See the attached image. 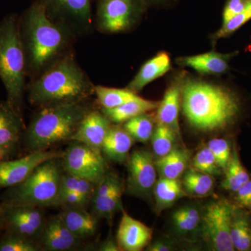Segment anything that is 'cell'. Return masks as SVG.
I'll list each match as a JSON object with an SVG mask.
<instances>
[{"instance_id":"6da1fadb","label":"cell","mask_w":251,"mask_h":251,"mask_svg":"<svg viewBox=\"0 0 251 251\" xmlns=\"http://www.w3.org/2000/svg\"><path fill=\"white\" fill-rule=\"evenodd\" d=\"M19 30L30 80L74 51L77 39L67 26L51 21L36 0L19 17Z\"/></svg>"},{"instance_id":"7a4b0ae2","label":"cell","mask_w":251,"mask_h":251,"mask_svg":"<svg viewBox=\"0 0 251 251\" xmlns=\"http://www.w3.org/2000/svg\"><path fill=\"white\" fill-rule=\"evenodd\" d=\"M181 105L189 125L206 133L233 128L244 110L242 98L230 87L193 77H184Z\"/></svg>"},{"instance_id":"3957f363","label":"cell","mask_w":251,"mask_h":251,"mask_svg":"<svg viewBox=\"0 0 251 251\" xmlns=\"http://www.w3.org/2000/svg\"><path fill=\"white\" fill-rule=\"evenodd\" d=\"M26 92L31 106L52 108L87 101L95 94V85L79 65L74 50L29 80Z\"/></svg>"},{"instance_id":"277c9868","label":"cell","mask_w":251,"mask_h":251,"mask_svg":"<svg viewBox=\"0 0 251 251\" xmlns=\"http://www.w3.org/2000/svg\"><path fill=\"white\" fill-rule=\"evenodd\" d=\"M92 109L87 101L39 109L25 130V147L30 152L45 151L56 144L71 140Z\"/></svg>"},{"instance_id":"5b68a950","label":"cell","mask_w":251,"mask_h":251,"mask_svg":"<svg viewBox=\"0 0 251 251\" xmlns=\"http://www.w3.org/2000/svg\"><path fill=\"white\" fill-rule=\"evenodd\" d=\"M27 77L19 17L8 15L0 21V79L6 89V101L23 117Z\"/></svg>"},{"instance_id":"8992f818","label":"cell","mask_w":251,"mask_h":251,"mask_svg":"<svg viewBox=\"0 0 251 251\" xmlns=\"http://www.w3.org/2000/svg\"><path fill=\"white\" fill-rule=\"evenodd\" d=\"M64 172L61 158L44 162L22 182L8 188L0 202L41 208L57 206Z\"/></svg>"},{"instance_id":"52a82bcc","label":"cell","mask_w":251,"mask_h":251,"mask_svg":"<svg viewBox=\"0 0 251 251\" xmlns=\"http://www.w3.org/2000/svg\"><path fill=\"white\" fill-rule=\"evenodd\" d=\"M147 7L143 0H97L96 27L103 34L127 32L139 24Z\"/></svg>"},{"instance_id":"ba28073f","label":"cell","mask_w":251,"mask_h":251,"mask_svg":"<svg viewBox=\"0 0 251 251\" xmlns=\"http://www.w3.org/2000/svg\"><path fill=\"white\" fill-rule=\"evenodd\" d=\"M236 205L226 199L207 204L202 216V234L211 250L234 251L230 231Z\"/></svg>"},{"instance_id":"9c48e42d","label":"cell","mask_w":251,"mask_h":251,"mask_svg":"<svg viewBox=\"0 0 251 251\" xmlns=\"http://www.w3.org/2000/svg\"><path fill=\"white\" fill-rule=\"evenodd\" d=\"M73 142L61 158L64 171L98 184L108 172L101 150Z\"/></svg>"},{"instance_id":"30bf717a","label":"cell","mask_w":251,"mask_h":251,"mask_svg":"<svg viewBox=\"0 0 251 251\" xmlns=\"http://www.w3.org/2000/svg\"><path fill=\"white\" fill-rule=\"evenodd\" d=\"M53 22L69 27L77 37L92 29V0H36Z\"/></svg>"},{"instance_id":"8fae6325","label":"cell","mask_w":251,"mask_h":251,"mask_svg":"<svg viewBox=\"0 0 251 251\" xmlns=\"http://www.w3.org/2000/svg\"><path fill=\"white\" fill-rule=\"evenodd\" d=\"M127 179L126 191L135 197L146 198L156 184V167L151 153L136 150L127 159Z\"/></svg>"},{"instance_id":"7c38bea8","label":"cell","mask_w":251,"mask_h":251,"mask_svg":"<svg viewBox=\"0 0 251 251\" xmlns=\"http://www.w3.org/2000/svg\"><path fill=\"white\" fill-rule=\"evenodd\" d=\"M4 209V229L37 242L46 221L42 208L31 205H6Z\"/></svg>"},{"instance_id":"4fadbf2b","label":"cell","mask_w":251,"mask_h":251,"mask_svg":"<svg viewBox=\"0 0 251 251\" xmlns=\"http://www.w3.org/2000/svg\"><path fill=\"white\" fill-rule=\"evenodd\" d=\"M60 151H35L18 159L0 160V191L24 181L44 162L62 158Z\"/></svg>"},{"instance_id":"5bb4252c","label":"cell","mask_w":251,"mask_h":251,"mask_svg":"<svg viewBox=\"0 0 251 251\" xmlns=\"http://www.w3.org/2000/svg\"><path fill=\"white\" fill-rule=\"evenodd\" d=\"M124 189L125 186L120 177L115 173L107 172L96 186L91 200L92 213L112 222L117 211L123 209L122 199Z\"/></svg>"},{"instance_id":"9a60e30c","label":"cell","mask_w":251,"mask_h":251,"mask_svg":"<svg viewBox=\"0 0 251 251\" xmlns=\"http://www.w3.org/2000/svg\"><path fill=\"white\" fill-rule=\"evenodd\" d=\"M23 117L7 101H0V160L12 159L25 130Z\"/></svg>"},{"instance_id":"2e32d148","label":"cell","mask_w":251,"mask_h":251,"mask_svg":"<svg viewBox=\"0 0 251 251\" xmlns=\"http://www.w3.org/2000/svg\"><path fill=\"white\" fill-rule=\"evenodd\" d=\"M123 215L117 232V242L120 250L140 251L147 248L152 238L153 229L133 219L122 209Z\"/></svg>"},{"instance_id":"e0dca14e","label":"cell","mask_w":251,"mask_h":251,"mask_svg":"<svg viewBox=\"0 0 251 251\" xmlns=\"http://www.w3.org/2000/svg\"><path fill=\"white\" fill-rule=\"evenodd\" d=\"M80 242V239L68 228L60 214L46 221L38 240L41 250L48 251L74 250Z\"/></svg>"},{"instance_id":"ac0fdd59","label":"cell","mask_w":251,"mask_h":251,"mask_svg":"<svg viewBox=\"0 0 251 251\" xmlns=\"http://www.w3.org/2000/svg\"><path fill=\"white\" fill-rule=\"evenodd\" d=\"M111 125V122L101 110L92 109L84 117L71 140L101 150L104 140Z\"/></svg>"},{"instance_id":"d6986e66","label":"cell","mask_w":251,"mask_h":251,"mask_svg":"<svg viewBox=\"0 0 251 251\" xmlns=\"http://www.w3.org/2000/svg\"><path fill=\"white\" fill-rule=\"evenodd\" d=\"M238 53V51L226 54L211 51L197 55L179 57L176 62L182 67L191 68L199 74L221 75L229 72V62Z\"/></svg>"},{"instance_id":"ffe728a7","label":"cell","mask_w":251,"mask_h":251,"mask_svg":"<svg viewBox=\"0 0 251 251\" xmlns=\"http://www.w3.org/2000/svg\"><path fill=\"white\" fill-rule=\"evenodd\" d=\"M184 77H178L172 82L157 108L156 120L158 124L167 126L174 130L181 139L179 125V112L181 103V89Z\"/></svg>"},{"instance_id":"44dd1931","label":"cell","mask_w":251,"mask_h":251,"mask_svg":"<svg viewBox=\"0 0 251 251\" xmlns=\"http://www.w3.org/2000/svg\"><path fill=\"white\" fill-rule=\"evenodd\" d=\"M134 141L123 126L111 125L102 145V153L110 161L122 164L128 159Z\"/></svg>"},{"instance_id":"7402d4cb","label":"cell","mask_w":251,"mask_h":251,"mask_svg":"<svg viewBox=\"0 0 251 251\" xmlns=\"http://www.w3.org/2000/svg\"><path fill=\"white\" fill-rule=\"evenodd\" d=\"M171 68V58L166 52L157 54L145 63L126 88L138 94L150 82L163 76Z\"/></svg>"},{"instance_id":"603a6c76","label":"cell","mask_w":251,"mask_h":251,"mask_svg":"<svg viewBox=\"0 0 251 251\" xmlns=\"http://www.w3.org/2000/svg\"><path fill=\"white\" fill-rule=\"evenodd\" d=\"M60 215L69 230L78 239L92 237L97 232L99 217L85 208L66 206Z\"/></svg>"},{"instance_id":"cb8c5ba5","label":"cell","mask_w":251,"mask_h":251,"mask_svg":"<svg viewBox=\"0 0 251 251\" xmlns=\"http://www.w3.org/2000/svg\"><path fill=\"white\" fill-rule=\"evenodd\" d=\"M160 101L141 98L122 104L111 109L102 108L101 112L108 117L111 123L121 125L133 117L148 113L159 106Z\"/></svg>"},{"instance_id":"d4e9b609","label":"cell","mask_w":251,"mask_h":251,"mask_svg":"<svg viewBox=\"0 0 251 251\" xmlns=\"http://www.w3.org/2000/svg\"><path fill=\"white\" fill-rule=\"evenodd\" d=\"M189 159V151L175 148L166 156L158 158L155 163L161 177L178 179L186 171Z\"/></svg>"},{"instance_id":"484cf974","label":"cell","mask_w":251,"mask_h":251,"mask_svg":"<svg viewBox=\"0 0 251 251\" xmlns=\"http://www.w3.org/2000/svg\"><path fill=\"white\" fill-rule=\"evenodd\" d=\"M234 250L248 251L251 249V219L247 211L236 206L230 231Z\"/></svg>"},{"instance_id":"4316f807","label":"cell","mask_w":251,"mask_h":251,"mask_svg":"<svg viewBox=\"0 0 251 251\" xmlns=\"http://www.w3.org/2000/svg\"><path fill=\"white\" fill-rule=\"evenodd\" d=\"M153 193L156 200V209L158 211L170 207L185 196L184 190L179 180L167 179L161 176L156 181Z\"/></svg>"},{"instance_id":"83f0119b","label":"cell","mask_w":251,"mask_h":251,"mask_svg":"<svg viewBox=\"0 0 251 251\" xmlns=\"http://www.w3.org/2000/svg\"><path fill=\"white\" fill-rule=\"evenodd\" d=\"M222 187L230 192L235 193L243 184L251 179L247 169L243 166L235 145L232 148V156L226 171Z\"/></svg>"},{"instance_id":"f1b7e54d","label":"cell","mask_w":251,"mask_h":251,"mask_svg":"<svg viewBox=\"0 0 251 251\" xmlns=\"http://www.w3.org/2000/svg\"><path fill=\"white\" fill-rule=\"evenodd\" d=\"M95 95L102 108L111 109L136 100L140 97L128 89L112 88L95 85Z\"/></svg>"},{"instance_id":"f546056e","label":"cell","mask_w":251,"mask_h":251,"mask_svg":"<svg viewBox=\"0 0 251 251\" xmlns=\"http://www.w3.org/2000/svg\"><path fill=\"white\" fill-rule=\"evenodd\" d=\"M215 179L212 175L196 169L186 172L183 179L185 193L191 196L202 197L209 194L214 188Z\"/></svg>"},{"instance_id":"4dcf8cb0","label":"cell","mask_w":251,"mask_h":251,"mask_svg":"<svg viewBox=\"0 0 251 251\" xmlns=\"http://www.w3.org/2000/svg\"><path fill=\"white\" fill-rule=\"evenodd\" d=\"M201 219L202 216L196 205L182 206L175 211L172 217L175 229L181 235H188L196 231Z\"/></svg>"},{"instance_id":"1f68e13d","label":"cell","mask_w":251,"mask_h":251,"mask_svg":"<svg viewBox=\"0 0 251 251\" xmlns=\"http://www.w3.org/2000/svg\"><path fill=\"white\" fill-rule=\"evenodd\" d=\"M178 135L171 128L157 124L151 138L154 156L159 158L173 151L176 148L175 144Z\"/></svg>"},{"instance_id":"d6a6232c","label":"cell","mask_w":251,"mask_h":251,"mask_svg":"<svg viewBox=\"0 0 251 251\" xmlns=\"http://www.w3.org/2000/svg\"><path fill=\"white\" fill-rule=\"evenodd\" d=\"M148 113L133 117L122 125L133 139L143 143L151 139L155 128L153 117Z\"/></svg>"},{"instance_id":"836d02e7","label":"cell","mask_w":251,"mask_h":251,"mask_svg":"<svg viewBox=\"0 0 251 251\" xmlns=\"http://www.w3.org/2000/svg\"><path fill=\"white\" fill-rule=\"evenodd\" d=\"M40 246L35 241L18 235L6 232L0 239V251H39Z\"/></svg>"},{"instance_id":"e575fe53","label":"cell","mask_w":251,"mask_h":251,"mask_svg":"<svg viewBox=\"0 0 251 251\" xmlns=\"http://www.w3.org/2000/svg\"><path fill=\"white\" fill-rule=\"evenodd\" d=\"M97 184L88 180L64 172L61 181L60 191H71L92 199Z\"/></svg>"},{"instance_id":"d590c367","label":"cell","mask_w":251,"mask_h":251,"mask_svg":"<svg viewBox=\"0 0 251 251\" xmlns=\"http://www.w3.org/2000/svg\"><path fill=\"white\" fill-rule=\"evenodd\" d=\"M251 20V0L250 3L240 14L231 18L229 21L222 25L219 30L213 36V41H216L223 38L228 37L238 29H240L246 23Z\"/></svg>"},{"instance_id":"8d00e7d4","label":"cell","mask_w":251,"mask_h":251,"mask_svg":"<svg viewBox=\"0 0 251 251\" xmlns=\"http://www.w3.org/2000/svg\"><path fill=\"white\" fill-rule=\"evenodd\" d=\"M194 169L210 175L221 174V169L218 166L214 155L208 147L200 150L193 158Z\"/></svg>"},{"instance_id":"74e56055","label":"cell","mask_w":251,"mask_h":251,"mask_svg":"<svg viewBox=\"0 0 251 251\" xmlns=\"http://www.w3.org/2000/svg\"><path fill=\"white\" fill-rule=\"evenodd\" d=\"M207 147L214 155L218 166L225 172L232 156V150L229 142L224 138H213L209 140Z\"/></svg>"},{"instance_id":"f35d334b","label":"cell","mask_w":251,"mask_h":251,"mask_svg":"<svg viewBox=\"0 0 251 251\" xmlns=\"http://www.w3.org/2000/svg\"><path fill=\"white\" fill-rule=\"evenodd\" d=\"M91 198L71 191H62L59 193L57 206L83 207L91 202Z\"/></svg>"},{"instance_id":"ab89813d","label":"cell","mask_w":251,"mask_h":251,"mask_svg":"<svg viewBox=\"0 0 251 251\" xmlns=\"http://www.w3.org/2000/svg\"><path fill=\"white\" fill-rule=\"evenodd\" d=\"M251 0H227L223 12V25L240 14L247 8Z\"/></svg>"},{"instance_id":"60d3db41","label":"cell","mask_w":251,"mask_h":251,"mask_svg":"<svg viewBox=\"0 0 251 251\" xmlns=\"http://www.w3.org/2000/svg\"><path fill=\"white\" fill-rule=\"evenodd\" d=\"M235 200L238 206L241 208H249L251 204V179L243 184L236 191Z\"/></svg>"},{"instance_id":"b9f144b4","label":"cell","mask_w":251,"mask_h":251,"mask_svg":"<svg viewBox=\"0 0 251 251\" xmlns=\"http://www.w3.org/2000/svg\"><path fill=\"white\" fill-rule=\"evenodd\" d=\"M148 251H171L175 250L173 243L166 239H158L147 247Z\"/></svg>"},{"instance_id":"7bdbcfd3","label":"cell","mask_w":251,"mask_h":251,"mask_svg":"<svg viewBox=\"0 0 251 251\" xmlns=\"http://www.w3.org/2000/svg\"><path fill=\"white\" fill-rule=\"evenodd\" d=\"M99 251H120L118 244L115 242L112 237H108L99 247Z\"/></svg>"},{"instance_id":"ee69618b","label":"cell","mask_w":251,"mask_h":251,"mask_svg":"<svg viewBox=\"0 0 251 251\" xmlns=\"http://www.w3.org/2000/svg\"><path fill=\"white\" fill-rule=\"evenodd\" d=\"M145 4L148 6H156V5H161L166 4L173 0H143Z\"/></svg>"},{"instance_id":"f6af8a7d","label":"cell","mask_w":251,"mask_h":251,"mask_svg":"<svg viewBox=\"0 0 251 251\" xmlns=\"http://www.w3.org/2000/svg\"><path fill=\"white\" fill-rule=\"evenodd\" d=\"M3 229H4V209H3L2 204L0 202V232Z\"/></svg>"},{"instance_id":"bcb514c9","label":"cell","mask_w":251,"mask_h":251,"mask_svg":"<svg viewBox=\"0 0 251 251\" xmlns=\"http://www.w3.org/2000/svg\"><path fill=\"white\" fill-rule=\"evenodd\" d=\"M249 209H250L251 210V204L250 207H249Z\"/></svg>"}]
</instances>
